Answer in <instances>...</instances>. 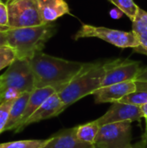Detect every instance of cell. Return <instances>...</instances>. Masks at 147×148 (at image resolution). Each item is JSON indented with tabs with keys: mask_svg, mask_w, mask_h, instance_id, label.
<instances>
[{
	"mask_svg": "<svg viewBox=\"0 0 147 148\" xmlns=\"http://www.w3.org/2000/svg\"><path fill=\"white\" fill-rule=\"evenodd\" d=\"M132 30L136 34L147 31V11L141 8H139L134 21H133Z\"/></svg>",
	"mask_w": 147,
	"mask_h": 148,
	"instance_id": "7402d4cb",
	"label": "cell"
},
{
	"mask_svg": "<svg viewBox=\"0 0 147 148\" xmlns=\"http://www.w3.org/2000/svg\"><path fill=\"white\" fill-rule=\"evenodd\" d=\"M109 15L113 19H120L124 15V12L118 8H113L109 11Z\"/></svg>",
	"mask_w": 147,
	"mask_h": 148,
	"instance_id": "d4e9b609",
	"label": "cell"
},
{
	"mask_svg": "<svg viewBox=\"0 0 147 148\" xmlns=\"http://www.w3.org/2000/svg\"><path fill=\"white\" fill-rule=\"evenodd\" d=\"M133 122L122 121L101 127L94 146L99 148H127L132 145Z\"/></svg>",
	"mask_w": 147,
	"mask_h": 148,
	"instance_id": "52a82bcc",
	"label": "cell"
},
{
	"mask_svg": "<svg viewBox=\"0 0 147 148\" xmlns=\"http://www.w3.org/2000/svg\"><path fill=\"white\" fill-rule=\"evenodd\" d=\"M29 60L35 78V87H51L56 93L68 85L84 65V62L65 60L42 51L36 53Z\"/></svg>",
	"mask_w": 147,
	"mask_h": 148,
	"instance_id": "6da1fadb",
	"label": "cell"
},
{
	"mask_svg": "<svg viewBox=\"0 0 147 148\" xmlns=\"http://www.w3.org/2000/svg\"><path fill=\"white\" fill-rule=\"evenodd\" d=\"M3 98H2V97H1V95H0V101H3Z\"/></svg>",
	"mask_w": 147,
	"mask_h": 148,
	"instance_id": "4dcf8cb0",
	"label": "cell"
},
{
	"mask_svg": "<svg viewBox=\"0 0 147 148\" xmlns=\"http://www.w3.org/2000/svg\"><path fill=\"white\" fill-rule=\"evenodd\" d=\"M136 82H147V67L141 69L140 73L139 74L138 77L135 80Z\"/></svg>",
	"mask_w": 147,
	"mask_h": 148,
	"instance_id": "4316f807",
	"label": "cell"
},
{
	"mask_svg": "<svg viewBox=\"0 0 147 148\" xmlns=\"http://www.w3.org/2000/svg\"><path fill=\"white\" fill-rule=\"evenodd\" d=\"M100 128L101 126L95 120L75 127V135L80 141L94 146Z\"/></svg>",
	"mask_w": 147,
	"mask_h": 148,
	"instance_id": "2e32d148",
	"label": "cell"
},
{
	"mask_svg": "<svg viewBox=\"0 0 147 148\" xmlns=\"http://www.w3.org/2000/svg\"><path fill=\"white\" fill-rule=\"evenodd\" d=\"M14 101L15 99H5L0 101V134L5 130L10 110Z\"/></svg>",
	"mask_w": 147,
	"mask_h": 148,
	"instance_id": "44dd1931",
	"label": "cell"
},
{
	"mask_svg": "<svg viewBox=\"0 0 147 148\" xmlns=\"http://www.w3.org/2000/svg\"><path fill=\"white\" fill-rule=\"evenodd\" d=\"M107 1L113 3L116 8L122 10L124 14H126L132 22L134 21L139 12V7L135 3L133 0H107Z\"/></svg>",
	"mask_w": 147,
	"mask_h": 148,
	"instance_id": "ac0fdd59",
	"label": "cell"
},
{
	"mask_svg": "<svg viewBox=\"0 0 147 148\" xmlns=\"http://www.w3.org/2000/svg\"><path fill=\"white\" fill-rule=\"evenodd\" d=\"M145 119H146V131H145V134L143 135V137L147 140V118H145Z\"/></svg>",
	"mask_w": 147,
	"mask_h": 148,
	"instance_id": "f546056e",
	"label": "cell"
},
{
	"mask_svg": "<svg viewBox=\"0 0 147 148\" xmlns=\"http://www.w3.org/2000/svg\"><path fill=\"white\" fill-rule=\"evenodd\" d=\"M30 93L26 92L17 96L10 110L8 121L4 131H15L22 121L25 108L27 106Z\"/></svg>",
	"mask_w": 147,
	"mask_h": 148,
	"instance_id": "9a60e30c",
	"label": "cell"
},
{
	"mask_svg": "<svg viewBox=\"0 0 147 148\" xmlns=\"http://www.w3.org/2000/svg\"><path fill=\"white\" fill-rule=\"evenodd\" d=\"M16 59V51L10 46L0 47V70L9 67Z\"/></svg>",
	"mask_w": 147,
	"mask_h": 148,
	"instance_id": "ffe728a7",
	"label": "cell"
},
{
	"mask_svg": "<svg viewBox=\"0 0 147 148\" xmlns=\"http://www.w3.org/2000/svg\"><path fill=\"white\" fill-rule=\"evenodd\" d=\"M136 82V81H135ZM137 90L121 99L120 101L136 106H143L147 103V82H136Z\"/></svg>",
	"mask_w": 147,
	"mask_h": 148,
	"instance_id": "e0dca14e",
	"label": "cell"
},
{
	"mask_svg": "<svg viewBox=\"0 0 147 148\" xmlns=\"http://www.w3.org/2000/svg\"><path fill=\"white\" fill-rule=\"evenodd\" d=\"M9 23L7 28H25L43 24L37 0H7Z\"/></svg>",
	"mask_w": 147,
	"mask_h": 148,
	"instance_id": "8992f818",
	"label": "cell"
},
{
	"mask_svg": "<svg viewBox=\"0 0 147 148\" xmlns=\"http://www.w3.org/2000/svg\"><path fill=\"white\" fill-rule=\"evenodd\" d=\"M93 148H99V147H95V146H94V147Z\"/></svg>",
	"mask_w": 147,
	"mask_h": 148,
	"instance_id": "1f68e13d",
	"label": "cell"
},
{
	"mask_svg": "<svg viewBox=\"0 0 147 148\" xmlns=\"http://www.w3.org/2000/svg\"><path fill=\"white\" fill-rule=\"evenodd\" d=\"M137 35L139 40V45L137 48H134L133 50L135 52L147 56V31L137 34Z\"/></svg>",
	"mask_w": 147,
	"mask_h": 148,
	"instance_id": "cb8c5ba5",
	"label": "cell"
},
{
	"mask_svg": "<svg viewBox=\"0 0 147 148\" xmlns=\"http://www.w3.org/2000/svg\"><path fill=\"white\" fill-rule=\"evenodd\" d=\"M8 46L12 48L18 59H30L36 53L42 51L46 42L55 34L53 23L34 27L5 28L2 29Z\"/></svg>",
	"mask_w": 147,
	"mask_h": 148,
	"instance_id": "7a4b0ae2",
	"label": "cell"
},
{
	"mask_svg": "<svg viewBox=\"0 0 147 148\" xmlns=\"http://www.w3.org/2000/svg\"><path fill=\"white\" fill-rule=\"evenodd\" d=\"M68 107L63 103L57 93L53 94L49 96L42 106L23 124L20 128V132L23 131L26 127L40 122L44 120L51 119L61 114Z\"/></svg>",
	"mask_w": 147,
	"mask_h": 148,
	"instance_id": "8fae6325",
	"label": "cell"
},
{
	"mask_svg": "<svg viewBox=\"0 0 147 148\" xmlns=\"http://www.w3.org/2000/svg\"><path fill=\"white\" fill-rule=\"evenodd\" d=\"M0 1H4V0H0ZM5 1H7V0H5Z\"/></svg>",
	"mask_w": 147,
	"mask_h": 148,
	"instance_id": "d6a6232c",
	"label": "cell"
},
{
	"mask_svg": "<svg viewBox=\"0 0 147 148\" xmlns=\"http://www.w3.org/2000/svg\"><path fill=\"white\" fill-rule=\"evenodd\" d=\"M35 88V78L29 59L16 58L0 75V95L3 100L16 99L23 93H31Z\"/></svg>",
	"mask_w": 147,
	"mask_h": 148,
	"instance_id": "277c9868",
	"label": "cell"
},
{
	"mask_svg": "<svg viewBox=\"0 0 147 148\" xmlns=\"http://www.w3.org/2000/svg\"><path fill=\"white\" fill-rule=\"evenodd\" d=\"M127 148H147V140L146 138L142 137V139L139 141H138L134 144H132Z\"/></svg>",
	"mask_w": 147,
	"mask_h": 148,
	"instance_id": "484cf974",
	"label": "cell"
},
{
	"mask_svg": "<svg viewBox=\"0 0 147 148\" xmlns=\"http://www.w3.org/2000/svg\"><path fill=\"white\" fill-rule=\"evenodd\" d=\"M87 37H97L120 49H134L139 45L138 35L133 30L123 31L102 26L82 24L81 29L75 35L74 39L79 40Z\"/></svg>",
	"mask_w": 147,
	"mask_h": 148,
	"instance_id": "5b68a950",
	"label": "cell"
},
{
	"mask_svg": "<svg viewBox=\"0 0 147 148\" xmlns=\"http://www.w3.org/2000/svg\"><path fill=\"white\" fill-rule=\"evenodd\" d=\"M9 23V14L6 2L0 1V29L8 27Z\"/></svg>",
	"mask_w": 147,
	"mask_h": 148,
	"instance_id": "603a6c76",
	"label": "cell"
},
{
	"mask_svg": "<svg viewBox=\"0 0 147 148\" xmlns=\"http://www.w3.org/2000/svg\"><path fill=\"white\" fill-rule=\"evenodd\" d=\"M49 142L46 140H24L0 144V148H42Z\"/></svg>",
	"mask_w": 147,
	"mask_h": 148,
	"instance_id": "d6986e66",
	"label": "cell"
},
{
	"mask_svg": "<svg viewBox=\"0 0 147 148\" xmlns=\"http://www.w3.org/2000/svg\"><path fill=\"white\" fill-rule=\"evenodd\" d=\"M109 109L96 121L101 127L106 124L122 122V121H138L143 117L141 108L139 106L124 103L120 101L111 103Z\"/></svg>",
	"mask_w": 147,
	"mask_h": 148,
	"instance_id": "9c48e42d",
	"label": "cell"
},
{
	"mask_svg": "<svg viewBox=\"0 0 147 148\" xmlns=\"http://www.w3.org/2000/svg\"><path fill=\"white\" fill-rule=\"evenodd\" d=\"M101 87L135 81L141 71L140 62L130 59H115L104 62Z\"/></svg>",
	"mask_w": 147,
	"mask_h": 148,
	"instance_id": "ba28073f",
	"label": "cell"
},
{
	"mask_svg": "<svg viewBox=\"0 0 147 148\" xmlns=\"http://www.w3.org/2000/svg\"><path fill=\"white\" fill-rule=\"evenodd\" d=\"M56 93L55 89L51 87L45 88H36L29 95V98L25 108V111L22 119L21 123L14 131L15 133H20V128L23 124L42 106V104L53 94Z\"/></svg>",
	"mask_w": 147,
	"mask_h": 148,
	"instance_id": "5bb4252c",
	"label": "cell"
},
{
	"mask_svg": "<svg viewBox=\"0 0 147 148\" xmlns=\"http://www.w3.org/2000/svg\"><path fill=\"white\" fill-rule=\"evenodd\" d=\"M94 147L77 139L75 127L59 131L49 139V142L42 148H93Z\"/></svg>",
	"mask_w": 147,
	"mask_h": 148,
	"instance_id": "4fadbf2b",
	"label": "cell"
},
{
	"mask_svg": "<svg viewBox=\"0 0 147 148\" xmlns=\"http://www.w3.org/2000/svg\"><path fill=\"white\" fill-rule=\"evenodd\" d=\"M141 112H142V114H143V117L144 118H147V103L141 106Z\"/></svg>",
	"mask_w": 147,
	"mask_h": 148,
	"instance_id": "f1b7e54d",
	"label": "cell"
},
{
	"mask_svg": "<svg viewBox=\"0 0 147 148\" xmlns=\"http://www.w3.org/2000/svg\"><path fill=\"white\" fill-rule=\"evenodd\" d=\"M3 46H8L7 39H6V36L3 33V31L2 29H0V47H3Z\"/></svg>",
	"mask_w": 147,
	"mask_h": 148,
	"instance_id": "83f0119b",
	"label": "cell"
},
{
	"mask_svg": "<svg viewBox=\"0 0 147 148\" xmlns=\"http://www.w3.org/2000/svg\"><path fill=\"white\" fill-rule=\"evenodd\" d=\"M137 90V84L135 81H130L121 83L112 84L101 87L94 94L95 103H113L120 101L127 95Z\"/></svg>",
	"mask_w": 147,
	"mask_h": 148,
	"instance_id": "30bf717a",
	"label": "cell"
},
{
	"mask_svg": "<svg viewBox=\"0 0 147 148\" xmlns=\"http://www.w3.org/2000/svg\"><path fill=\"white\" fill-rule=\"evenodd\" d=\"M104 73V62H84L79 73L57 94L68 108L101 88Z\"/></svg>",
	"mask_w": 147,
	"mask_h": 148,
	"instance_id": "3957f363",
	"label": "cell"
},
{
	"mask_svg": "<svg viewBox=\"0 0 147 148\" xmlns=\"http://www.w3.org/2000/svg\"><path fill=\"white\" fill-rule=\"evenodd\" d=\"M37 3L43 24L51 23L64 15H70L65 0H37Z\"/></svg>",
	"mask_w": 147,
	"mask_h": 148,
	"instance_id": "7c38bea8",
	"label": "cell"
}]
</instances>
